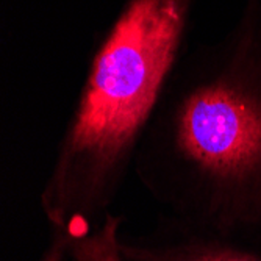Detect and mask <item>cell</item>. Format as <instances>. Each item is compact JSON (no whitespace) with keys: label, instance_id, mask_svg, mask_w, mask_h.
<instances>
[{"label":"cell","instance_id":"cell-1","mask_svg":"<svg viewBox=\"0 0 261 261\" xmlns=\"http://www.w3.org/2000/svg\"><path fill=\"white\" fill-rule=\"evenodd\" d=\"M133 172L161 224L261 241V0L181 60Z\"/></svg>","mask_w":261,"mask_h":261},{"label":"cell","instance_id":"cell-2","mask_svg":"<svg viewBox=\"0 0 261 261\" xmlns=\"http://www.w3.org/2000/svg\"><path fill=\"white\" fill-rule=\"evenodd\" d=\"M196 2L124 0L100 38L39 194V261H69L70 243L111 211L185 58Z\"/></svg>","mask_w":261,"mask_h":261},{"label":"cell","instance_id":"cell-3","mask_svg":"<svg viewBox=\"0 0 261 261\" xmlns=\"http://www.w3.org/2000/svg\"><path fill=\"white\" fill-rule=\"evenodd\" d=\"M119 249L125 261H261L250 243L166 224L147 234L122 233Z\"/></svg>","mask_w":261,"mask_h":261},{"label":"cell","instance_id":"cell-4","mask_svg":"<svg viewBox=\"0 0 261 261\" xmlns=\"http://www.w3.org/2000/svg\"><path fill=\"white\" fill-rule=\"evenodd\" d=\"M125 219L108 211L89 231L79 234L69 246V261H125L119 241Z\"/></svg>","mask_w":261,"mask_h":261}]
</instances>
